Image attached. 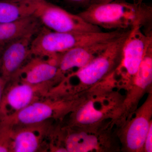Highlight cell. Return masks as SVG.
<instances>
[{
    "mask_svg": "<svg viewBox=\"0 0 152 152\" xmlns=\"http://www.w3.org/2000/svg\"><path fill=\"white\" fill-rule=\"evenodd\" d=\"M77 14L88 23L107 30L131 29L137 26L152 28V7L145 3L118 0L94 4Z\"/></svg>",
    "mask_w": 152,
    "mask_h": 152,
    "instance_id": "6da1fadb",
    "label": "cell"
},
{
    "mask_svg": "<svg viewBox=\"0 0 152 152\" xmlns=\"http://www.w3.org/2000/svg\"><path fill=\"white\" fill-rule=\"evenodd\" d=\"M126 31L118 30L95 32H58L42 28L32 41L31 55L52 58L76 47L111 42Z\"/></svg>",
    "mask_w": 152,
    "mask_h": 152,
    "instance_id": "7a4b0ae2",
    "label": "cell"
},
{
    "mask_svg": "<svg viewBox=\"0 0 152 152\" xmlns=\"http://www.w3.org/2000/svg\"><path fill=\"white\" fill-rule=\"evenodd\" d=\"M81 103L76 94L55 88L46 96L15 115L6 117L13 124H31L47 120H61Z\"/></svg>",
    "mask_w": 152,
    "mask_h": 152,
    "instance_id": "3957f363",
    "label": "cell"
},
{
    "mask_svg": "<svg viewBox=\"0 0 152 152\" xmlns=\"http://www.w3.org/2000/svg\"><path fill=\"white\" fill-rule=\"evenodd\" d=\"M131 29L112 42L88 64L68 76L76 77L80 86H91L106 79L115 72L122 59L123 49Z\"/></svg>",
    "mask_w": 152,
    "mask_h": 152,
    "instance_id": "277c9868",
    "label": "cell"
},
{
    "mask_svg": "<svg viewBox=\"0 0 152 152\" xmlns=\"http://www.w3.org/2000/svg\"><path fill=\"white\" fill-rule=\"evenodd\" d=\"M54 80L31 84L14 79L7 83L0 104V120L10 116L40 99L59 83Z\"/></svg>",
    "mask_w": 152,
    "mask_h": 152,
    "instance_id": "5b68a950",
    "label": "cell"
},
{
    "mask_svg": "<svg viewBox=\"0 0 152 152\" xmlns=\"http://www.w3.org/2000/svg\"><path fill=\"white\" fill-rule=\"evenodd\" d=\"M34 15L45 28L58 32H95L101 28L85 21L77 14L68 12L59 6L41 0Z\"/></svg>",
    "mask_w": 152,
    "mask_h": 152,
    "instance_id": "8992f818",
    "label": "cell"
},
{
    "mask_svg": "<svg viewBox=\"0 0 152 152\" xmlns=\"http://www.w3.org/2000/svg\"><path fill=\"white\" fill-rule=\"evenodd\" d=\"M56 122L13 124L10 152H49L50 137Z\"/></svg>",
    "mask_w": 152,
    "mask_h": 152,
    "instance_id": "52a82bcc",
    "label": "cell"
},
{
    "mask_svg": "<svg viewBox=\"0 0 152 152\" xmlns=\"http://www.w3.org/2000/svg\"><path fill=\"white\" fill-rule=\"evenodd\" d=\"M142 28L137 26L131 29L124 46L121 62L115 73L130 83L137 72L149 44L152 41V31H144Z\"/></svg>",
    "mask_w": 152,
    "mask_h": 152,
    "instance_id": "ba28073f",
    "label": "cell"
},
{
    "mask_svg": "<svg viewBox=\"0 0 152 152\" xmlns=\"http://www.w3.org/2000/svg\"><path fill=\"white\" fill-rule=\"evenodd\" d=\"M36 34H30L6 44L0 56V74L7 82L12 80L31 57V45Z\"/></svg>",
    "mask_w": 152,
    "mask_h": 152,
    "instance_id": "9c48e42d",
    "label": "cell"
},
{
    "mask_svg": "<svg viewBox=\"0 0 152 152\" xmlns=\"http://www.w3.org/2000/svg\"><path fill=\"white\" fill-rule=\"evenodd\" d=\"M60 54L52 58L33 56L19 70L13 79L31 84H37L54 80L61 81L58 63ZM12 79V80H13Z\"/></svg>",
    "mask_w": 152,
    "mask_h": 152,
    "instance_id": "30bf717a",
    "label": "cell"
},
{
    "mask_svg": "<svg viewBox=\"0 0 152 152\" xmlns=\"http://www.w3.org/2000/svg\"><path fill=\"white\" fill-rule=\"evenodd\" d=\"M113 41L76 47L60 54L58 63L60 76L64 78L66 74L73 69L83 67Z\"/></svg>",
    "mask_w": 152,
    "mask_h": 152,
    "instance_id": "8fae6325",
    "label": "cell"
},
{
    "mask_svg": "<svg viewBox=\"0 0 152 152\" xmlns=\"http://www.w3.org/2000/svg\"><path fill=\"white\" fill-rule=\"evenodd\" d=\"M42 25L34 15L14 21L1 23L0 44L6 45L29 34H37Z\"/></svg>",
    "mask_w": 152,
    "mask_h": 152,
    "instance_id": "7c38bea8",
    "label": "cell"
},
{
    "mask_svg": "<svg viewBox=\"0 0 152 152\" xmlns=\"http://www.w3.org/2000/svg\"><path fill=\"white\" fill-rule=\"evenodd\" d=\"M41 0H0V23L33 15Z\"/></svg>",
    "mask_w": 152,
    "mask_h": 152,
    "instance_id": "4fadbf2b",
    "label": "cell"
},
{
    "mask_svg": "<svg viewBox=\"0 0 152 152\" xmlns=\"http://www.w3.org/2000/svg\"><path fill=\"white\" fill-rule=\"evenodd\" d=\"M151 113H139L128 126L126 131V140L127 147L131 151H141L145 141L150 126Z\"/></svg>",
    "mask_w": 152,
    "mask_h": 152,
    "instance_id": "5bb4252c",
    "label": "cell"
},
{
    "mask_svg": "<svg viewBox=\"0 0 152 152\" xmlns=\"http://www.w3.org/2000/svg\"><path fill=\"white\" fill-rule=\"evenodd\" d=\"M105 117L103 110L96 105V101L89 100L81 103L70 113L68 126L82 128L98 124Z\"/></svg>",
    "mask_w": 152,
    "mask_h": 152,
    "instance_id": "9a60e30c",
    "label": "cell"
},
{
    "mask_svg": "<svg viewBox=\"0 0 152 152\" xmlns=\"http://www.w3.org/2000/svg\"><path fill=\"white\" fill-rule=\"evenodd\" d=\"M152 80V41L147 48L145 53L133 82L134 85L145 90L151 84Z\"/></svg>",
    "mask_w": 152,
    "mask_h": 152,
    "instance_id": "2e32d148",
    "label": "cell"
},
{
    "mask_svg": "<svg viewBox=\"0 0 152 152\" xmlns=\"http://www.w3.org/2000/svg\"><path fill=\"white\" fill-rule=\"evenodd\" d=\"M13 124L6 118L0 121V152H10Z\"/></svg>",
    "mask_w": 152,
    "mask_h": 152,
    "instance_id": "e0dca14e",
    "label": "cell"
},
{
    "mask_svg": "<svg viewBox=\"0 0 152 152\" xmlns=\"http://www.w3.org/2000/svg\"><path fill=\"white\" fill-rule=\"evenodd\" d=\"M68 6L80 9V12L85 10L91 5L92 0H61Z\"/></svg>",
    "mask_w": 152,
    "mask_h": 152,
    "instance_id": "ac0fdd59",
    "label": "cell"
},
{
    "mask_svg": "<svg viewBox=\"0 0 152 152\" xmlns=\"http://www.w3.org/2000/svg\"><path fill=\"white\" fill-rule=\"evenodd\" d=\"M152 126L151 124L150 126L149 130L148 135H147L145 141V145H144L146 152H151L152 151Z\"/></svg>",
    "mask_w": 152,
    "mask_h": 152,
    "instance_id": "d6986e66",
    "label": "cell"
},
{
    "mask_svg": "<svg viewBox=\"0 0 152 152\" xmlns=\"http://www.w3.org/2000/svg\"><path fill=\"white\" fill-rule=\"evenodd\" d=\"M7 82L6 81L0 74V104L2 98L4 93V90Z\"/></svg>",
    "mask_w": 152,
    "mask_h": 152,
    "instance_id": "ffe728a7",
    "label": "cell"
},
{
    "mask_svg": "<svg viewBox=\"0 0 152 152\" xmlns=\"http://www.w3.org/2000/svg\"><path fill=\"white\" fill-rule=\"evenodd\" d=\"M116 1H118V0H92L91 4H106V3Z\"/></svg>",
    "mask_w": 152,
    "mask_h": 152,
    "instance_id": "44dd1931",
    "label": "cell"
},
{
    "mask_svg": "<svg viewBox=\"0 0 152 152\" xmlns=\"http://www.w3.org/2000/svg\"><path fill=\"white\" fill-rule=\"evenodd\" d=\"M145 0H132V2L136 4H141L144 3Z\"/></svg>",
    "mask_w": 152,
    "mask_h": 152,
    "instance_id": "7402d4cb",
    "label": "cell"
},
{
    "mask_svg": "<svg viewBox=\"0 0 152 152\" xmlns=\"http://www.w3.org/2000/svg\"><path fill=\"white\" fill-rule=\"evenodd\" d=\"M5 45V44H0V56H1V53L3 50L4 48V47Z\"/></svg>",
    "mask_w": 152,
    "mask_h": 152,
    "instance_id": "603a6c76",
    "label": "cell"
}]
</instances>
